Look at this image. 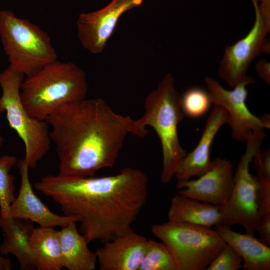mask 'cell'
Wrapping results in <instances>:
<instances>
[{"label": "cell", "instance_id": "7a4b0ae2", "mask_svg": "<svg viewBox=\"0 0 270 270\" xmlns=\"http://www.w3.org/2000/svg\"><path fill=\"white\" fill-rule=\"evenodd\" d=\"M46 122L58 158L60 174L90 177L116 163L134 120L116 112L101 98L65 104Z\"/></svg>", "mask_w": 270, "mask_h": 270}, {"label": "cell", "instance_id": "484cf974", "mask_svg": "<svg viewBox=\"0 0 270 270\" xmlns=\"http://www.w3.org/2000/svg\"><path fill=\"white\" fill-rule=\"evenodd\" d=\"M262 242L264 244H270V216H264L261 218L258 228Z\"/></svg>", "mask_w": 270, "mask_h": 270}, {"label": "cell", "instance_id": "5bb4252c", "mask_svg": "<svg viewBox=\"0 0 270 270\" xmlns=\"http://www.w3.org/2000/svg\"><path fill=\"white\" fill-rule=\"evenodd\" d=\"M226 110L214 106L208 118L202 136L196 148L186 154L179 164L174 177L181 183L194 177H200L208 172L212 164L210 148L219 130L228 122Z\"/></svg>", "mask_w": 270, "mask_h": 270}, {"label": "cell", "instance_id": "ba28073f", "mask_svg": "<svg viewBox=\"0 0 270 270\" xmlns=\"http://www.w3.org/2000/svg\"><path fill=\"white\" fill-rule=\"evenodd\" d=\"M266 136L264 131L254 133L246 140V148L240 159L234 178L230 196L225 206L220 208V224L242 226L246 233L254 235L260 222L258 182L250 173L253 158Z\"/></svg>", "mask_w": 270, "mask_h": 270}, {"label": "cell", "instance_id": "ffe728a7", "mask_svg": "<svg viewBox=\"0 0 270 270\" xmlns=\"http://www.w3.org/2000/svg\"><path fill=\"white\" fill-rule=\"evenodd\" d=\"M29 246L36 270L64 268L58 230L50 228H34Z\"/></svg>", "mask_w": 270, "mask_h": 270}, {"label": "cell", "instance_id": "603a6c76", "mask_svg": "<svg viewBox=\"0 0 270 270\" xmlns=\"http://www.w3.org/2000/svg\"><path fill=\"white\" fill-rule=\"evenodd\" d=\"M138 270H178V268L172 253L164 243L148 240Z\"/></svg>", "mask_w": 270, "mask_h": 270}, {"label": "cell", "instance_id": "52a82bcc", "mask_svg": "<svg viewBox=\"0 0 270 270\" xmlns=\"http://www.w3.org/2000/svg\"><path fill=\"white\" fill-rule=\"evenodd\" d=\"M170 249L178 270H206L227 244L211 228L169 221L152 226Z\"/></svg>", "mask_w": 270, "mask_h": 270}, {"label": "cell", "instance_id": "5b68a950", "mask_svg": "<svg viewBox=\"0 0 270 270\" xmlns=\"http://www.w3.org/2000/svg\"><path fill=\"white\" fill-rule=\"evenodd\" d=\"M0 36L9 66L25 76L58 60L48 34L11 11L0 12Z\"/></svg>", "mask_w": 270, "mask_h": 270}, {"label": "cell", "instance_id": "7402d4cb", "mask_svg": "<svg viewBox=\"0 0 270 270\" xmlns=\"http://www.w3.org/2000/svg\"><path fill=\"white\" fill-rule=\"evenodd\" d=\"M18 160L14 156L4 155L0 157V215L11 217L10 208L14 202L15 177L10 174Z\"/></svg>", "mask_w": 270, "mask_h": 270}, {"label": "cell", "instance_id": "d6986e66", "mask_svg": "<svg viewBox=\"0 0 270 270\" xmlns=\"http://www.w3.org/2000/svg\"><path fill=\"white\" fill-rule=\"evenodd\" d=\"M59 232L64 268L68 270H96V254L90 250L89 243L78 230L76 222H71Z\"/></svg>", "mask_w": 270, "mask_h": 270}, {"label": "cell", "instance_id": "8992f818", "mask_svg": "<svg viewBox=\"0 0 270 270\" xmlns=\"http://www.w3.org/2000/svg\"><path fill=\"white\" fill-rule=\"evenodd\" d=\"M25 76L8 66L0 73L2 95L0 114L6 113L9 126L22 140L25 158L30 169H34L48 152L50 129L46 121L32 117L21 100L20 89Z\"/></svg>", "mask_w": 270, "mask_h": 270}, {"label": "cell", "instance_id": "277c9868", "mask_svg": "<svg viewBox=\"0 0 270 270\" xmlns=\"http://www.w3.org/2000/svg\"><path fill=\"white\" fill-rule=\"evenodd\" d=\"M88 92L84 72L73 62L57 60L25 76L20 98L32 117L46 121L62 106L86 98Z\"/></svg>", "mask_w": 270, "mask_h": 270}, {"label": "cell", "instance_id": "4316f807", "mask_svg": "<svg viewBox=\"0 0 270 270\" xmlns=\"http://www.w3.org/2000/svg\"><path fill=\"white\" fill-rule=\"evenodd\" d=\"M256 70L260 78L270 86V63L265 60H259L256 64Z\"/></svg>", "mask_w": 270, "mask_h": 270}, {"label": "cell", "instance_id": "6da1fadb", "mask_svg": "<svg viewBox=\"0 0 270 270\" xmlns=\"http://www.w3.org/2000/svg\"><path fill=\"white\" fill-rule=\"evenodd\" d=\"M148 182L143 172L126 168L100 178L47 175L34 188L58 204L64 216L78 218L88 243L104 244L132 230L146 202Z\"/></svg>", "mask_w": 270, "mask_h": 270}, {"label": "cell", "instance_id": "f546056e", "mask_svg": "<svg viewBox=\"0 0 270 270\" xmlns=\"http://www.w3.org/2000/svg\"><path fill=\"white\" fill-rule=\"evenodd\" d=\"M4 141V138L0 134V148H2V144H3Z\"/></svg>", "mask_w": 270, "mask_h": 270}, {"label": "cell", "instance_id": "8fae6325", "mask_svg": "<svg viewBox=\"0 0 270 270\" xmlns=\"http://www.w3.org/2000/svg\"><path fill=\"white\" fill-rule=\"evenodd\" d=\"M142 2L143 0H112L100 10L80 14L76 28L82 46L93 54L102 53L122 16Z\"/></svg>", "mask_w": 270, "mask_h": 270}, {"label": "cell", "instance_id": "83f0119b", "mask_svg": "<svg viewBox=\"0 0 270 270\" xmlns=\"http://www.w3.org/2000/svg\"><path fill=\"white\" fill-rule=\"evenodd\" d=\"M12 262L10 259L0 256V270H10Z\"/></svg>", "mask_w": 270, "mask_h": 270}, {"label": "cell", "instance_id": "e0dca14e", "mask_svg": "<svg viewBox=\"0 0 270 270\" xmlns=\"http://www.w3.org/2000/svg\"><path fill=\"white\" fill-rule=\"evenodd\" d=\"M215 230L226 243L242 258L244 270H270V248L254 235L232 230L230 226L219 224Z\"/></svg>", "mask_w": 270, "mask_h": 270}, {"label": "cell", "instance_id": "4fadbf2b", "mask_svg": "<svg viewBox=\"0 0 270 270\" xmlns=\"http://www.w3.org/2000/svg\"><path fill=\"white\" fill-rule=\"evenodd\" d=\"M17 165L21 184L18 196L10 208L11 217L30 220L42 228H62L71 222H78L75 217L60 216L52 212L35 194L30 178V168L25 160H19Z\"/></svg>", "mask_w": 270, "mask_h": 270}, {"label": "cell", "instance_id": "9c48e42d", "mask_svg": "<svg viewBox=\"0 0 270 270\" xmlns=\"http://www.w3.org/2000/svg\"><path fill=\"white\" fill-rule=\"evenodd\" d=\"M255 11L253 27L245 37L226 46L218 76L234 88L246 76L254 58L268 50L266 37L270 32V0H252Z\"/></svg>", "mask_w": 270, "mask_h": 270}, {"label": "cell", "instance_id": "44dd1931", "mask_svg": "<svg viewBox=\"0 0 270 270\" xmlns=\"http://www.w3.org/2000/svg\"><path fill=\"white\" fill-rule=\"evenodd\" d=\"M254 161L258 182V195L261 216L270 214V150L261 148L255 154Z\"/></svg>", "mask_w": 270, "mask_h": 270}, {"label": "cell", "instance_id": "d4e9b609", "mask_svg": "<svg viewBox=\"0 0 270 270\" xmlns=\"http://www.w3.org/2000/svg\"><path fill=\"white\" fill-rule=\"evenodd\" d=\"M243 260L236 250L227 244L214 259L207 270H239L242 268Z\"/></svg>", "mask_w": 270, "mask_h": 270}, {"label": "cell", "instance_id": "ac0fdd59", "mask_svg": "<svg viewBox=\"0 0 270 270\" xmlns=\"http://www.w3.org/2000/svg\"><path fill=\"white\" fill-rule=\"evenodd\" d=\"M168 220L212 228L220 224V208L180 194L170 200Z\"/></svg>", "mask_w": 270, "mask_h": 270}, {"label": "cell", "instance_id": "2e32d148", "mask_svg": "<svg viewBox=\"0 0 270 270\" xmlns=\"http://www.w3.org/2000/svg\"><path fill=\"white\" fill-rule=\"evenodd\" d=\"M33 222L0 215V228L4 241L0 244L1 256L14 255L18 260L21 270H36L30 248V240L34 229Z\"/></svg>", "mask_w": 270, "mask_h": 270}, {"label": "cell", "instance_id": "30bf717a", "mask_svg": "<svg viewBox=\"0 0 270 270\" xmlns=\"http://www.w3.org/2000/svg\"><path fill=\"white\" fill-rule=\"evenodd\" d=\"M212 104L224 108L228 112V124L230 127L234 140L239 142H246L256 132L266 129L260 118L253 114L248 110L246 100L248 96L246 86L255 82L246 76L232 90L224 88L218 81L206 78Z\"/></svg>", "mask_w": 270, "mask_h": 270}, {"label": "cell", "instance_id": "f1b7e54d", "mask_svg": "<svg viewBox=\"0 0 270 270\" xmlns=\"http://www.w3.org/2000/svg\"><path fill=\"white\" fill-rule=\"evenodd\" d=\"M260 118L264 124L265 128H270V116L269 114H265L261 117Z\"/></svg>", "mask_w": 270, "mask_h": 270}, {"label": "cell", "instance_id": "3957f363", "mask_svg": "<svg viewBox=\"0 0 270 270\" xmlns=\"http://www.w3.org/2000/svg\"><path fill=\"white\" fill-rule=\"evenodd\" d=\"M144 109V115L134 120L135 136H146L148 132L146 126H150L156 132L162 152L161 182L166 184L174 177L179 164L187 154L180 144L178 134V125L184 116L182 96L172 74H168L148 94Z\"/></svg>", "mask_w": 270, "mask_h": 270}, {"label": "cell", "instance_id": "7c38bea8", "mask_svg": "<svg viewBox=\"0 0 270 270\" xmlns=\"http://www.w3.org/2000/svg\"><path fill=\"white\" fill-rule=\"evenodd\" d=\"M234 165L229 160L218 158L209 170L194 180L177 183L178 194L220 208L227 203L234 186Z\"/></svg>", "mask_w": 270, "mask_h": 270}, {"label": "cell", "instance_id": "cb8c5ba5", "mask_svg": "<svg viewBox=\"0 0 270 270\" xmlns=\"http://www.w3.org/2000/svg\"><path fill=\"white\" fill-rule=\"evenodd\" d=\"M212 104L208 92L199 87L187 90L182 96V108L184 116L197 118L206 114Z\"/></svg>", "mask_w": 270, "mask_h": 270}, {"label": "cell", "instance_id": "9a60e30c", "mask_svg": "<svg viewBox=\"0 0 270 270\" xmlns=\"http://www.w3.org/2000/svg\"><path fill=\"white\" fill-rule=\"evenodd\" d=\"M148 240L131 230L104 243L95 252L100 270H138Z\"/></svg>", "mask_w": 270, "mask_h": 270}]
</instances>
